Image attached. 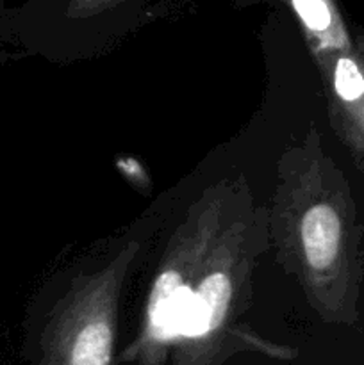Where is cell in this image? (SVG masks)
Listing matches in <instances>:
<instances>
[{
	"label": "cell",
	"instance_id": "cell-1",
	"mask_svg": "<svg viewBox=\"0 0 364 365\" xmlns=\"http://www.w3.org/2000/svg\"><path fill=\"white\" fill-rule=\"evenodd\" d=\"M273 228L280 253L318 305L355 309L364 289V223L348 177L321 150L316 132L284 170Z\"/></svg>",
	"mask_w": 364,
	"mask_h": 365
},
{
	"label": "cell",
	"instance_id": "cell-2",
	"mask_svg": "<svg viewBox=\"0 0 364 365\" xmlns=\"http://www.w3.org/2000/svg\"><path fill=\"white\" fill-rule=\"evenodd\" d=\"M236 195L218 185L191 207L171 237L150 287L145 309V341L163 346L178 339L196 278L227 221Z\"/></svg>",
	"mask_w": 364,
	"mask_h": 365
},
{
	"label": "cell",
	"instance_id": "cell-3",
	"mask_svg": "<svg viewBox=\"0 0 364 365\" xmlns=\"http://www.w3.org/2000/svg\"><path fill=\"white\" fill-rule=\"evenodd\" d=\"M313 53H325L353 41L334 0H291Z\"/></svg>",
	"mask_w": 364,
	"mask_h": 365
},
{
	"label": "cell",
	"instance_id": "cell-4",
	"mask_svg": "<svg viewBox=\"0 0 364 365\" xmlns=\"http://www.w3.org/2000/svg\"><path fill=\"white\" fill-rule=\"evenodd\" d=\"M121 2H125V0H70L66 13L71 18H86L111 9Z\"/></svg>",
	"mask_w": 364,
	"mask_h": 365
}]
</instances>
